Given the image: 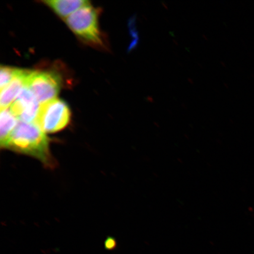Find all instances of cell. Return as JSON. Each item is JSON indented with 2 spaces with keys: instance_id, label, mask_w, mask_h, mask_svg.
Instances as JSON below:
<instances>
[{
  "instance_id": "6da1fadb",
  "label": "cell",
  "mask_w": 254,
  "mask_h": 254,
  "mask_svg": "<svg viewBox=\"0 0 254 254\" xmlns=\"http://www.w3.org/2000/svg\"><path fill=\"white\" fill-rule=\"evenodd\" d=\"M50 140L46 133L35 124L19 121L1 148L36 158L46 168L53 169L57 161L50 151Z\"/></svg>"
},
{
  "instance_id": "7a4b0ae2",
  "label": "cell",
  "mask_w": 254,
  "mask_h": 254,
  "mask_svg": "<svg viewBox=\"0 0 254 254\" xmlns=\"http://www.w3.org/2000/svg\"><path fill=\"white\" fill-rule=\"evenodd\" d=\"M65 22L73 33L85 43L103 46L98 24V12L93 6L88 5L79 9L66 18Z\"/></svg>"
},
{
  "instance_id": "3957f363",
  "label": "cell",
  "mask_w": 254,
  "mask_h": 254,
  "mask_svg": "<svg viewBox=\"0 0 254 254\" xmlns=\"http://www.w3.org/2000/svg\"><path fill=\"white\" fill-rule=\"evenodd\" d=\"M71 120V111L64 101L56 98L40 105L35 125L46 133L62 131Z\"/></svg>"
},
{
  "instance_id": "277c9868",
  "label": "cell",
  "mask_w": 254,
  "mask_h": 254,
  "mask_svg": "<svg viewBox=\"0 0 254 254\" xmlns=\"http://www.w3.org/2000/svg\"><path fill=\"white\" fill-rule=\"evenodd\" d=\"M25 87L33 93L41 104L56 99L62 87V78L52 71H31Z\"/></svg>"
},
{
  "instance_id": "5b68a950",
  "label": "cell",
  "mask_w": 254,
  "mask_h": 254,
  "mask_svg": "<svg viewBox=\"0 0 254 254\" xmlns=\"http://www.w3.org/2000/svg\"><path fill=\"white\" fill-rule=\"evenodd\" d=\"M40 107V104L35 95L25 87L12 103L9 110L20 122L34 124Z\"/></svg>"
},
{
  "instance_id": "8992f818",
  "label": "cell",
  "mask_w": 254,
  "mask_h": 254,
  "mask_svg": "<svg viewBox=\"0 0 254 254\" xmlns=\"http://www.w3.org/2000/svg\"><path fill=\"white\" fill-rule=\"evenodd\" d=\"M31 71L17 68L12 80L7 87L1 90L0 107L1 110L7 109L25 87L27 79Z\"/></svg>"
},
{
  "instance_id": "52a82bcc",
  "label": "cell",
  "mask_w": 254,
  "mask_h": 254,
  "mask_svg": "<svg viewBox=\"0 0 254 254\" xmlns=\"http://www.w3.org/2000/svg\"><path fill=\"white\" fill-rule=\"evenodd\" d=\"M42 2L63 19L67 18L79 9L90 5L87 0H46Z\"/></svg>"
},
{
  "instance_id": "ba28073f",
  "label": "cell",
  "mask_w": 254,
  "mask_h": 254,
  "mask_svg": "<svg viewBox=\"0 0 254 254\" xmlns=\"http://www.w3.org/2000/svg\"><path fill=\"white\" fill-rule=\"evenodd\" d=\"M19 120L9 109L1 110L0 113V142L1 147L7 141L17 126Z\"/></svg>"
},
{
  "instance_id": "9c48e42d",
  "label": "cell",
  "mask_w": 254,
  "mask_h": 254,
  "mask_svg": "<svg viewBox=\"0 0 254 254\" xmlns=\"http://www.w3.org/2000/svg\"><path fill=\"white\" fill-rule=\"evenodd\" d=\"M17 68L1 66L0 68V87L1 90L7 87L14 78Z\"/></svg>"
},
{
  "instance_id": "30bf717a",
  "label": "cell",
  "mask_w": 254,
  "mask_h": 254,
  "mask_svg": "<svg viewBox=\"0 0 254 254\" xmlns=\"http://www.w3.org/2000/svg\"><path fill=\"white\" fill-rule=\"evenodd\" d=\"M116 246V243L113 239H109L107 240L106 243V246L108 249H112L114 246Z\"/></svg>"
}]
</instances>
